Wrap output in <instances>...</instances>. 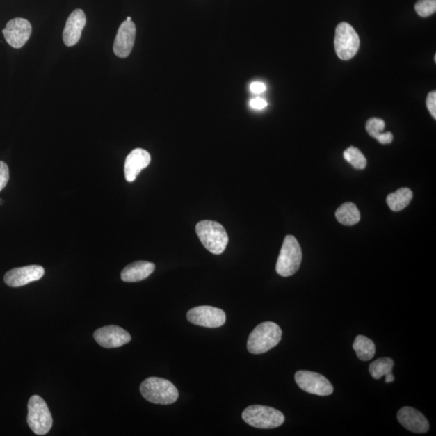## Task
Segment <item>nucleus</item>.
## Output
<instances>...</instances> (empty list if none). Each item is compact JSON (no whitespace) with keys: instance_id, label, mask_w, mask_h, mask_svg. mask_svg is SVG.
Masks as SVG:
<instances>
[{"instance_id":"2eb2a0df","label":"nucleus","mask_w":436,"mask_h":436,"mask_svg":"<svg viewBox=\"0 0 436 436\" xmlns=\"http://www.w3.org/2000/svg\"><path fill=\"white\" fill-rule=\"evenodd\" d=\"M86 22V16L81 9L74 10L70 15L63 33V42L67 47H73L79 42Z\"/></svg>"},{"instance_id":"9b49d317","label":"nucleus","mask_w":436,"mask_h":436,"mask_svg":"<svg viewBox=\"0 0 436 436\" xmlns=\"http://www.w3.org/2000/svg\"><path fill=\"white\" fill-rule=\"evenodd\" d=\"M94 339L104 348H116L129 343L131 335L118 325H110L97 330Z\"/></svg>"},{"instance_id":"39448f33","label":"nucleus","mask_w":436,"mask_h":436,"mask_svg":"<svg viewBox=\"0 0 436 436\" xmlns=\"http://www.w3.org/2000/svg\"><path fill=\"white\" fill-rule=\"evenodd\" d=\"M302 260V252L300 245L292 235L284 239L282 250L279 255L277 273L283 277H289L298 272Z\"/></svg>"},{"instance_id":"412c9836","label":"nucleus","mask_w":436,"mask_h":436,"mask_svg":"<svg viewBox=\"0 0 436 436\" xmlns=\"http://www.w3.org/2000/svg\"><path fill=\"white\" fill-rule=\"evenodd\" d=\"M353 349L357 353V357L362 362H368L374 357L376 353V346L373 340L358 335L353 343Z\"/></svg>"},{"instance_id":"f257e3e1","label":"nucleus","mask_w":436,"mask_h":436,"mask_svg":"<svg viewBox=\"0 0 436 436\" xmlns=\"http://www.w3.org/2000/svg\"><path fill=\"white\" fill-rule=\"evenodd\" d=\"M282 338V330L277 323L265 322L260 323L250 334L248 350L255 355L263 354L278 345Z\"/></svg>"},{"instance_id":"4be33fe9","label":"nucleus","mask_w":436,"mask_h":436,"mask_svg":"<svg viewBox=\"0 0 436 436\" xmlns=\"http://www.w3.org/2000/svg\"><path fill=\"white\" fill-rule=\"evenodd\" d=\"M344 157L355 169L363 170L367 166V159L364 155L359 149L354 147L346 150Z\"/></svg>"},{"instance_id":"0eeeda50","label":"nucleus","mask_w":436,"mask_h":436,"mask_svg":"<svg viewBox=\"0 0 436 436\" xmlns=\"http://www.w3.org/2000/svg\"><path fill=\"white\" fill-rule=\"evenodd\" d=\"M360 38L352 25L342 22L335 29L334 49L344 61L352 59L360 49Z\"/></svg>"},{"instance_id":"7ed1b4c3","label":"nucleus","mask_w":436,"mask_h":436,"mask_svg":"<svg viewBox=\"0 0 436 436\" xmlns=\"http://www.w3.org/2000/svg\"><path fill=\"white\" fill-rule=\"evenodd\" d=\"M195 232L209 252L220 255L224 252L229 243V237L223 225L213 220H202L197 227Z\"/></svg>"},{"instance_id":"f3484780","label":"nucleus","mask_w":436,"mask_h":436,"mask_svg":"<svg viewBox=\"0 0 436 436\" xmlns=\"http://www.w3.org/2000/svg\"><path fill=\"white\" fill-rule=\"evenodd\" d=\"M155 265L147 261H138L130 264L122 272V280L124 282H142L154 272Z\"/></svg>"},{"instance_id":"c85d7f7f","label":"nucleus","mask_w":436,"mask_h":436,"mask_svg":"<svg viewBox=\"0 0 436 436\" xmlns=\"http://www.w3.org/2000/svg\"><path fill=\"white\" fill-rule=\"evenodd\" d=\"M377 140L380 143H382L384 145L389 144L393 142L394 136H393L392 133H390V132L382 133V134L380 135V136L378 138Z\"/></svg>"},{"instance_id":"dca6fc26","label":"nucleus","mask_w":436,"mask_h":436,"mask_svg":"<svg viewBox=\"0 0 436 436\" xmlns=\"http://www.w3.org/2000/svg\"><path fill=\"white\" fill-rule=\"evenodd\" d=\"M397 418L398 422L410 432L426 433L429 430L428 420L419 410L412 407H405L399 410Z\"/></svg>"},{"instance_id":"7c9ffc66","label":"nucleus","mask_w":436,"mask_h":436,"mask_svg":"<svg viewBox=\"0 0 436 436\" xmlns=\"http://www.w3.org/2000/svg\"><path fill=\"white\" fill-rule=\"evenodd\" d=\"M3 204V200L2 199H0V205Z\"/></svg>"},{"instance_id":"5701e85b","label":"nucleus","mask_w":436,"mask_h":436,"mask_svg":"<svg viewBox=\"0 0 436 436\" xmlns=\"http://www.w3.org/2000/svg\"><path fill=\"white\" fill-rule=\"evenodd\" d=\"M414 8L419 16L428 17L436 12V0H418Z\"/></svg>"},{"instance_id":"ddd939ff","label":"nucleus","mask_w":436,"mask_h":436,"mask_svg":"<svg viewBox=\"0 0 436 436\" xmlns=\"http://www.w3.org/2000/svg\"><path fill=\"white\" fill-rule=\"evenodd\" d=\"M135 36H136V27L132 21H125L119 27L116 38L113 45L114 54L121 58H127L131 53Z\"/></svg>"},{"instance_id":"a211bd4d","label":"nucleus","mask_w":436,"mask_h":436,"mask_svg":"<svg viewBox=\"0 0 436 436\" xmlns=\"http://www.w3.org/2000/svg\"><path fill=\"white\" fill-rule=\"evenodd\" d=\"M394 362L392 359L385 357L375 360L369 365V373L374 379H380L385 377V382L391 383L394 382L393 368Z\"/></svg>"},{"instance_id":"1a4fd4ad","label":"nucleus","mask_w":436,"mask_h":436,"mask_svg":"<svg viewBox=\"0 0 436 436\" xmlns=\"http://www.w3.org/2000/svg\"><path fill=\"white\" fill-rule=\"evenodd\" d=\"M188 322L207 328L222 327L227 321V316L223 309L202 305L189 310L187 314Z\"/></svg>"},{"instance_id":"b1692460","label":"nucleus","mask_w":436,"mask_h":436,"mask_svg":"<svg viewBox=\"0 0 436 436\" xmlns=\"http://www.w3.org/2000/svg\"><path fill=\"white\" fill-rule=\"evenodd\" d=\"M385 127V123L382 119L370 118L366 123V130L375 139H378L380 134H382Z\"/></svg>"},{"instance_id":"f03ea898","label":"nucleus","mask_w":436,"mask_h":436,"mask_svg":"<svg viewBox=\"0 0 436 436\" xmlns=\"http://www.w3.org/2000/svg\"><path fill=\"white\" fill-rule=\"evenodd\" d=\"M140 392L148 402L159 405H170L177 402L179 392L169 380L160 378L145 379L140 387Z\"/></svg>"},{"instance_id":"423d86ee","label":"nucleus","mask_w":436,"mask_h":436,"mask_svg":"<svg viewBox=\"0 0 436 436\" xmlns=\"http://www.w3.org/2000/svg\"><path fill=\"white\" fill-rule=\"evenodd\" d=\"M27 422L35 434H47L53 426V418L46 402L38 395L30 398L28 404Z\"/></svg>"},{"instance_id":"f8f14e48","label":"nucleus","mask_w":436,"mask_h":436,"mask_svg":"<svg viewBox=\"0 0 436 436\" xmlns=\"http://www.w3.org/2000/svg\"><path fill=\"white\" fill-rule=\"evenodd\" d=\"M45 270L39 265L14 268L4 275V282L9 287L18 288L42 279Z\"/></svg>"},{"instance_id":"aec40b11","label":"nucleus","mask_w":436,"mask_h":436,"mask_svg":"<svg viewBox=\"0 0 436 436\" xmlns=\"http://www.w3.org/2000/svg\"><path fill=\"white\" fill-rule=\"evenodd\" d=\"M335 217L341 224L353 225L360 222V213L357 205L348 202L341 205L335 212Z\"/></svg>"},{"instance_id":"6ab92c4d","label":"nucleus","mask_w":436,"mask_h":436,"mask_svg":"<svg viewBox=\"0 0 436 436\" xmlns=\"http://www.w3.org/2000/svg\"><path fill=\"white\" fill-rule=\"evenodd\" d=\"M413 198V193L412 190L407 188H403L398 190L395 193L388 195L387 202L389 207L394 212L401 211V210L407 208L412 202Z\"/></svg>"},{"instance_id":"20e7f679","label":"nucleus","mask_w":436,"mask_h":436,"mask_svg":"<svg viewBox=\"0 0 436 436\" xmlns=\"http://www.w3.org/2000/svg\"><path fill=\"white\" fill-rule=\"evenodd\" d=\"M242 418L245 423L259 429L277 428L284 423V415L280 410L259 405L245 409Z\"/></svg>"},{"instance_id":"9d476101","label":"nucleus","mask_w":436,"mask_h":436,"mask_svg":"<svg viewBox=\"0 0 436 436\" xmlns=\"http://www.w3.org/2000/svg\"><path fill=\"white\" fill-rule=\"evenodd\" d=\"M5 40L15 49H19L29 41L32 34V25L24 18H15L3 29Z\"/></svg>"},{"instance_id":"bb28decb","label":"nucleus","mask_w":436,"mask_h":436,"mask_svg":"<svg viewBox=\"0 0 436 436\" xmlns=\"http://www.w3.org/2000/svg\"><path fill=\"white\" fill-rule=\"evenodd\" d=\"M250 105L255 109H264L267 107L268 103L266 100L258 97L250 100Z\"/></svg>"},{"instance_id":"a878e982","label":"nucleus","mask_w":436,"mask_h":436,"mask_svg":"<svg viewBox=\"0 0 436 436\" xmlns=\"http://www.w3.org/2000/svg\"><path fill=\"white\" fill-rule=\"evenodd\" d=\"M426 103H427V107L429 110L430 113L432 114V116L434 118V119H436V92L435 91H433L428 94L427 102H426Z\"/></svg>"},{"instance_id":"c756f323","label":"nucleus","mask_w":436,"mask_h":436,"mask_svg":"<svg viewBox=\"0 0 436 436\" xmlns=\"http://www.w3.org/2000/svg\"><path fill=\"white\" fill-rule=\"evenodd\" d=\"M127 21H128V22L131 21V17H128L127 18Z\"/></svg>"},{"instance_id":"2f4dec72","label":"nucleus","mask_w":436,"mask_h":436,"mask_svg":"<svg viewBox=\"0 0 436 436\" xmlns=\"http://www.w3.org/2000/svg\"><path fill=\"white\" fill-rule=\"evenodd\" d=\"M435 62H436V56H435Z\"/></svg>"},{"instance_id":"cd10ccee","label":"nucleus","mask_w":436,"mask_h":436,"mask_svg":"<svg viewBox=\"0 0 436 436\" xmlns=\"http://www.w3.org/2000/svg\"><path fill=\"white\" fill-rule=\"evenodd\" d=\"M250 91H252V92L255 94H260L265 92V90H266V86H265V84L263 83L255 82L250 84Z\"/></svg>"},{"instance_id":"393cba45","label":"nucleus","mask_w":436,"mask_h":436,"mask_svg":"<svg viewBox=\"0 0 436 436\" xmlns=\"http://www.w3.org/2000/svg\"><path fill=\"white\" fill-rule=\"evenodd\" d=\"M9 177L8 165L3 161H0V192L7 186Z\"/></svg>"},{"instance_id":"6e6552de","label":"nucleus","mask_w":436,"mask_h":436,"mask_svg":"<svg viewBox=\"0 0 436 436\" xmlns=\"http://www.w3.org/2000/svg\"><path fill=\"white\" fill-rule=\"evenodd\" d=\"M296 383L305 392L318 395L329 396L334 392V388L327 378L310 371L300 370L295 374Z\"/></svg>"},{"instance_id":"4468645a","label":"nucleus","mask_w":436,"mask_h":436,"mask_svg":"<svg viewBox=\"0 0 436 436\" xmlns=\"http://www.w3.org/2000/svg\"><path fill=\"white\" fill-rule=\"evenodd\" d=\"M150 155L147 150L138 148L129 153L124 163V177L128 182L135 181L142 170L147 168L150 163Z\"/></svg>"}]
</instances>
